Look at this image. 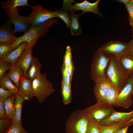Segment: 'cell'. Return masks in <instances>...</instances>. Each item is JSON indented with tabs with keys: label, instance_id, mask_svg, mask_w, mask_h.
Segmentation results:
<instances>
[{
	"label": "cell",
	"instance_id": "1",
	"mask_svg": "<svg viewBox=\"0 0 133 133\" xmlns=\"http://www.w3.org/2000/svg\"><path fill=\"white\" fill-rule=\"evenodd\" d=\"M57 20L54 18L50 19L37 26H32L29 31L22 36L16 37L14 43L11 45L13 50L22 43L26 42L27 44L25 48L29 49L35 45L38 39L44 36L49 31L50 27L54 24L58 23Z\"/></svg>",
	"mask_w": 133,
	"mask_h": 133
},
{
	"label": "cell",
	"instance_id": "2",
	"mask_svg": "<svg viewBox=\"0 0 133 133\" xmlns=\"http://www.w3.org/2000/svg\"><path fill=\"white\" fill-rule=\"evenodd\" d=\"M107 54L110 60L106 73V78L120 92L127 84L130 77L122 68L118 57L112 54Z\"/></svg>",
	"mask_w": 133,
	"mask_h": 133
},
{
	"label": "cell",
	"instance_id": "3",
	"mask_svg": "<svg viewBox=\"0 0 133 133\" xmlns=\"http://www.w3.org/2000/svg\"><path fill=\"white\" fill-rule=\"evenodd\" d=\"M109 57L99 48L93 56L90 65V76L95 83L106 78V73L109 61Z\"/></svg>",
	"mask_w": 133,
	"mask_h": 133
},
{
	"label": "cell",
	"instance_id": "4",
	"mask_svg": "<svg viewBox=\"0 0 133 133\" xmlns=\"http://www.w3.org/2000/svg\"><path fill=\"white\" fill-rule=\"evenodd\" d=\"M89 119L84 110L77 109L70 115L65 126L66 133H87Z\"/></svg>",
	"mask_w": 133,
	"mask_h": 133
},
{
	"label": "cell",
	"instance_id": "5",
	"mask_svg": "<svg viewBox=\"0 0 133 133\" xmlns=\"http://www.w3.org/2000/svg\"><path fill=\"white\" fill-rule=\"evenodd\" d=\"M32 83L34 96L40 103H43L55 90L52 84L48 80L46 74H41L32 80Z\"/></svg>",
	"mask_w": 133,
	"mask_h": 133
},
{
	"label": "cell",
	"instance_id": "6",
	"mask_svg": "<svg viewBox=\"0 0 133 133\" xmlns=\"http://www.w3.org/2000/svg\"><path fill=\"white\" fill-rule=\"evenodd\" d=\"M89 119L99 123L116 111L108 101L97 103L84 109Z\"/></svg>",
	"mask_w": 133,
	"mask_h": 133
},
{
	"label": "cell",
	"instance_id": "7",
	"mask_svg": "<svg viewBox=\"0 0 133 133\" xmlns=\"http://www.w3.org/2000/svg\"><path fill=\"white\" fill-rule=\"evenodd\" d=\"M72 1L73 0H64L61 10L73 13L75 11L82 10L83 12L81 13V15L85 12H90L100 17H103L102 14L100 11L98 7L100 0H98L93 3L89 2L86 0L81 3H76L73 0V3L75 4L74 5L72 4Z\"/></svg>",
	"mask_w": 133,
	"mask_h": 133
},
{
	"label": "cell",
	"instance_id": "8",
	"mask_svg": "<svg viewBox=\"0 0 133 133\" xmlns=\"http://www.w3.org/2000/svg\"><path fill=\"white\" fill-rule=\"evenodd\" d=\"M32 11L27 17L32 26H38L52 18L57 17V13L45 8L41 5H30Z\"/></svg>",
	"mask_w": 133,
	"mask_h": 133
},
{
	"label": "cell",
	"instance_id": "9",
	"mask_svg": "<svg viewBox=\"0 0 133 133\" xmlns=\"http://www.w3.org/2000/svg\"><path fill=\"white\" fill-rule=\"evenodd\" d=\"M133 95V78L131 76L112 105L124 108H128L132 104Z\"/></svg>",
	"mask_w": 133,
	"mask_h": 133
},
{
	"label": "cell",
	"instance_id": "10",
	"mask_svg": "<svg viewBox=\"0 0 133 133\" xmlns=\"http://www.w3.org/2000/svg\"><path fill=\"white\" fill-rule=\"evenodd\" d=\"M18 8H16L6 23L13 24L14 33L21 32L25 34L30 29L32 26L27 17L20 16L18 12Z\"/></svg>",
	"mask_w": 133,
	"mask_h": 133
},
{
	"label": "cell",
	"instance_id": "11",
	"mask_svg": "<svg viewBox=\"0 0 133 133\" xmlns=\"http://www.w3.org/2000/svg\"><path fill=\"white\" fill-rule=\"evenodd\" d=\"M128 45V43L112 41L106 43L99 49L106 54H112L119 57L127 54Z\"/></svg>",
	"mask_w": 133,
	"mask_h": 133
},
{
	"label": "cell",
	"instance_id": "12",
	"mask_svg": "<svg viewBox=\"0 0 133 133\" xmlns=\"http://www.w3.org/2000/svg\"><path fill=\"white\" fill-rule=\"evenodd\" d=\"M133 118V112H114L100 123L101 125H111L117 123H127Z\"/></svg>",
	"mask_w": 133,
	"mask_h": 133
},
{
	"label": "cell",
	"instance_id": "13",
	"mask_svg": "<svg viewBox=\"0 0 133 133\" xmlns=\"http://www.w3.org/2000/svg\"><path fill=\"white\" fill-rule=\"evenodd\" d=\"M18 93L25 100L29 101L34 97L32 81L22 75L19 81Z\"/></svg>",
	"mask_w": 133,
	"mask_h": 133
},
{
	"label": "cell",
	"instance_id": "14",
	"mask_svg": "<svg viewBox=\"0 0 133 133\" xmlns=\"http://www.w3.org/2000/svg\"><path fill=\"white\" fill-rule=\"evenodd\" d=\"M33 48L25 49L17 61L15 65L22 69L25 76L27 78L26 73L31 64L33 55Z\"/></svg>",
	"mask_w": 133,
	"mask_h": 133
},
{
	"label": "cell",
	"instance_id": "15",
	"mask_svg": "<svg viewBox=\"0 0 133 133\" xmlns=\"http://www.w3.org/2000/svg\"><path fill=\"white\" fill-rule=\"evenodd\" d=\"M12 24L5 23L0 26V43L12 45L15 42V36Z\"/></svg>",
	"mask_w": 133,
	"mask_h": 133
},
{
	"label": "cell",
	"instance_id": "16",
	"mask_svg": "<svg viewBox=\"0 0 133 133\" xmlns=\"http://www.w3.org/2000/svg\"><path fill=\"white\" fill-rule=\"evenodd\" d=\"M0 5L9 18L17 8L22 6H30L27 0H9L1 2Z\"/></svg>",
	"mask_w": 133,
	"mask_h": 133
},
{
	"label": "cell",
	"instance_id": "17",
	"mask_svg": "<svg viewBox=\"0 0 133 133\" xmlns=\"http://www.w3.org/2000/svg\"><path fill=\"white\" fill-rule=\"evenodd\" d=\"M27 44V43L26 42H22L7 55L0 59V61L8 62L12 65H15L17 61L25 49Z\"/></svg>",
	"mask_w": 133,
	"mask_h": 133
},
{
	"label": "cell",
	"instance_id": "18",
	"mask_svg": "<svg viewBox=\"0 0 133 133\" xmlns=\"http://www.w3.org/2000/svg\"><path fill=\"white\" fill-rule=\"evenodd\" d=\"M42 65L37 58L33 56L31 64L27 72V78L32 81L40 75Z\"/></svg>",
	"mask_w": 133,
	"mask_h": 133
},
{
	"label": "cell",
	"instance_id": "19",
	"mask_svg": "<svg viewBox=\"0 0 133 133\" xmlns=\"http://www.w3.org/2000/svg\"><path fill=\"white\" fill-rule=\"evenodd\" d=\"M15 95V105L16 113L14 117L12 119V123L22 126L21 117L23 103L25 100L18 93L16 94Z\"/></svg>",
	"mask_w": 133,
	"mask_h": 133
},
{
	"label": "cell",
	"instance_id": "20",
	"mask_svg": "<svg viewBox=\"0 0 133 133\" xmlns=\"http://www.w3.org/2000/svg\"><path fill=\"white\" fill-rule=\"evenodd\" d=\"M118 58L124 71L130 77L133 73V56L126 54Z\"/></svg>",
	"mask_w": 133,
	"mask_h": 133
},
{
	"label": "cell",
	"instance_id": "21",
	"mask_svg": "<svg viewBox=\"0 0 133 133\" xmlns=\"http://www.w3.org/2000/svg\"><path fill=\"white\" fill-rule=\"evenodd\" d=\"M81 14H75L73 13L69 14L70 20V29L71 35L78 36L81 34L82 31V28L79 20V16Z\"/></svg>",
	"mask_w": 133,
	"mask_h": 133
},
{
	"label": "cell",
	"instance_id": "22",
	"mask_svg": "<svg viewBox=\"0 0 133 133\" xmlns=\"http://www.w3.org/2000/svg\"><path fill=\"white\" fill-rule=\"evenodd\" d=\"M15 94L6 99L4 102V108L6 112V118L12 119L14 118L16 113L15 103Z\"/></svg>",
	"mask_w": 133,
	"mask_h": 133
},
{
	"label": "cell",
	"instance_id": "23",
	"mask_svg": "<svg viewBox=\"0 0 133 133\" xmlns=\"http://www.w3.org/2000/svg\"><path fill=\"white\" fill-rule=\"evenodd\" d=\"M7 74L10 79L18 88L20 77L22 75H24L23 70L15 65H12Z\"/></svg>",
	"mask_w": 133,
	"mask_h": 133
},
{
	"label": "cell",
	"instance_id": "24",
	"mask_svg": "<svg viewBox=\"0 0 133 133\" xmlns=\"http://www.w3.org/2000/svg\"><path fill=\"white\" fill-rule=\"evenodd\" d=\"M61 93L62 102L63 104L65 105L69 104L72 100V92L71 86L62 82Z\"/></svg>",
	"mask_w": 133,
	"mask_h": 133
},
{
	"label": "cell",
	"instance_id": "25",
	"mask_svg": "<svg viewBox=\"0 0 133 133\" xmlns=\"http://www.w3.org/2000/svg\"><path fill=\"white\" fill-rule=\"evenodd\" d=\"M0 87L10 90L15 94L18 92V88L14 84L7 73H5L0 80Z\"/></svg>",
	"mask_w": 133,
	"mask_h": 133
},
{
	"label": "cell",
	"instance_id": "26",
	"mask_svg": "<svg viewBox=\"0 0 133 133\" xmlns=\"http://www.w3.org/2000/svg\"><path fill=\"white\" fill-rule=\"evenodd\" d=\"M94 92L97 102L108 101L107 92L102 90L95 84L94 88Z\"/></svg>",
	"mask_w": 133,
	"mask_h": 133
},
{
	"label": "cell",
	"instance_id": "27",
	"mask_svg": "<svg viewBox=\"0 0 133 133\" xmlns=\"http://www.w3.org/2000/svg\"><path fill=\"white\" fill-rule=\"evenodd\" d=\"M128 125L126 123H117L108 125H100L101 133H113L117 129L124 128Z\"/></svg>",
	"mask_w": 133,
	"mask_h": 133
},
{
	"label": "cell",
	"instance_id": "28",
	"mask_svg": "<svg viewBox=\"0 0 133 133\" xmlns=\"http://www.w3.org/2000/svg\"><path fill=\"white\" fill-rule=\"evenodd\" d=\"M120 93L119 91L113 85L107 92L108 102L112 105Z\"/></svg>",
	"mask_w": 133,
	"mask_h": 133
},
{
	"label": "cell",
	"instance_id": "29",
	"mask_svg": "<svg viewBox=\"0 0 133 133\" xmlns=\"http://www.w3.org/2000/svg\"><path fill=\"white\" fill-rule=\"evenodd\" d=\"M57 13V17L61 19L65 23L67 28L69 27L70 20L69 14L68 12L65 10H59L56 9L55 10Z\"/></svg>",
	"mask_w": 133,
	"mask_h": 133
},
{
	"label": "cell",
	"instance_id": "30",
	"mask_svg": "<svg viewBox=\"0 0 133 133\" xmlns=\"http://www.w3.org/2000/svg\"><path fill=\"white\" fill-rule=\"evenodd\" d=\"M4 133H28L22 126L12 123L9 128Z\"/></svg>",
	"mask_w": 133,
	"mask_h": 133
},
{
	"label": "cell",
	"instance_id": "31",
	"mask_svg": "<svg viewBox=\"0 0 133 133\" xmlns=\"http://www.w3.org/2000/svg\"><path fill=\"white\" fill-rule=\"evenodd\" d=\"M12 50L11 45L0 43V59L6 56Z\"/></svg>",
	"mask_w": 133,
	"mask_h": 133
},
{
	"label": "cell",
	"instance_id": "32",
	"mask_svg": "<svg viewBox=\"0 0 133 133\" xmlns=\"http://www.w3.org/2000/svg\"><path fill=\"white\" fill-rule=\"evenodd\" d=\"M87 133H101L100 123L89 119Z\"/></svg>",
	"mask_w": 133,
	"mask_h": 133
},
{
	"label": "cell",
	"instance_id": "33",
	"mask_svg": "<svg viewBox=\"0 0 133 133\" xmlns=\"http://www.w3.org/2000/svg\"><path fill=\"white\" fill-rule=\"evenodd\" d=\"M12 123V119L11 118H6L0 119V133H4Z\"/></svg>",
	"mask_w": 133,
	"mask_h": 133
},
{
	"label": "cell",
	"instance_id": "34",
	"mask_svg": "<svg viewBox=\"0 0 133 133\" xmlns=\"http://www.w3.org/2000/svg\"><path fill=\"white\" fill-rule=\"evenodd\" d=\"M95 83L102 90L107 92L113 86L107 78L99 80Z\"/></svg>",
	"mask_w": 133,
	"mask_h": 133
},
{
	"label": "cell",
	"instance_id": "35",
	"mask_svg": "<svg viewBox=\"0 0 133 133\" xmlns=\"http://www.w3.org/2000/svg\"><path fill=\"white\" fill-rule=\"evenodd\" d=\"M12 65L9 62L0 61V80L6 71L10 69Z\"/></svg>",
	"mask_w": 133,
	"mask_h": 133
},
{
	"label": "cell",
	"instance_id": "36",
	"mask_svg": "<svg viewBox=\"0 0 133 133\" xmlns=\"http://www.w3.org/2000/svg\"><path fill=\"white\" fill-rule=\"evenodd\" d=\"M129 14L128 20L132 28L133 27V4L130 2L125 5Z\"/></svg>",
	"mask_w": 133,
	"mask_h": 133
},
{
	"label": "cell",
	"instance_id": "37",
	"mask_svg": "<svg viewBox=\"0 0 133 133\" xmlns=\"http://www.w3.org/2000/svg\"><path fill=\"white\" fill-rule=\"evenodd\" d=\"M6 99L0 97V119H4L6 118L4 104V102Z\"/></svg>",
	"mask_w": 133,
	"mask_h": 133
},
{
	"label": "cell",
	"instance_id": "38",
	"mask_svg": "<svg viewBox=\"0 0 133 133\" xmlns=\"http://www.w3.org/2000/svg\"><path fill=\"white\" fill-rule=\"evenodd\" d=\"M14 93L12 91L0 87V97L7 99L12 96Z\"/></svg>",
	"mask_w": 133,
	"mask_h": 133
},
{
	"label": "cell",
	"instance_id": "39",
	"mask_svg": "<svg viewBox=\"0 0 133 133\" xmlns=\"http://www.w3.org/2000/svg\"><path fill=\"white\" fill-rule=\"evenodd\" d=\"M133 124V122L127 126L123 128H119L115 130L113 133H127L129 127Z\"/></svg>",
	"mask_w": 133,
	"mask_h": 133
},
{
	"label": "cell",
	"instance_id": "40",
	"mask_svg": "<svg viewBox=\"0 0 133 133\" xmlns=\"http://www.w3.org/2000/svg\"><path fill=\"white\" fill-rule=\"evenodd\" d=\"M129 45L127 53L133 56V39L128 43Z\"/></svg>",
	"mask_w": 133,
	"mask_h": 133
},
{
	"label": "cell",
	"instance_id": "41",
	"mask_svg": "<svg viewBox=\"0 0 133 133\" xmlns=\"http://www.w3.org/2000/svg\"><path fill=\"white\" fill-rule=\"evenodd\" d=\"M131 0H116L115 1L118 2L123 3L126 5L128 3H129L131 1Z\"/></svg>",
	"mask_w": 133,
	"mask_h": 133
},
{
	"label": "cell",
	"instance_id": "42",
	"mask_svg": "<svg viewBox=\"0 0 133 133\" xmlns=\"http://www.w3.org/2000/svg\"><path fill=\"white\" fill-rule=\"evenodd\" d=\"M133 122V118L130 121H129V122H128V123L129 124H130L131 122Z\"/></svg>",
	"mask_w": 133,
	"mask_h": 133
},
{
	"label": "cell",
	"instance_id": "43",
	"mask_svg": "<svg viewBox=\"0 0 133 133\" xmlns=\"http://www.w3.org/2000/svg\"><path fill=\"white\" fill-rule=\"evenodd\" d=\"M132 28V37H133V27Z\"/></svg>",
	"mask_w": 133,
	"mask_h": 133
},
{
	"label": "cell",
	"instance_id": "44",
	"mask_svg": "<svg viewBox=\"0 0 133 133\" xmlns=\"http://www.w3.org/2000/svg\"><path fill=\"white\" fill-rule=\"evenodd\" d=\"M131 2L133 4V0H131Z\"/></svg>",
	"mask_w": 133,
	"mask_h": 133
},
{
	"label": "cell",
	"instance_id": "45",
	"mask_svg": "<svg viewBox=\"0 0 133 133\" xmlns=\"http://www.w3.org/2000/svg\"><path fill=\"white\" fill-rule=\"evenodd\" d=\"M132 76V77H133V73L132 74V75H131V76Z\"/></svg>",
	"mask_w": 133,
	"mask_h": 133
},
{
	"label": "cell",
	"instance_id": "46",
	"mask_svg": "<svg viewBox=\"0 0 133 133\" xmlns=\"http://www.w3.org/2000/svg\"></svg>",
	"mask_w": 133,
	"mask_h": 133
}]
</instances>
